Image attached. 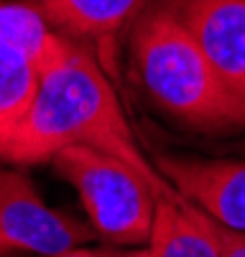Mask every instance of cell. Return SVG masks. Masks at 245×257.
Here are the masks:
<instances>
[{
	"instance_id": "cell-9",
	"label": "cell",
	"mask_w": 245,
	"mask_h": 257,
	"mask_svg": "<svg viewBox=\"0 0 245 257\" xmlns=\"http://www.w3.org/2000/svg\"><path fill=\"white\" fill-rule=\"evenodd\" d=\"M69 39L56 33L33 0L23 3H0V46H8L28 56L44 71L66 49Z\"/></svg>"
},
{
	"instance_id": "cell-4",
	"label": "cell",
	"mask_w": 245,
	"mask_h": 257,
	"mask_svg": "<svg viewBox=\"0 0 245 257\" xmlns=\"http://www.w3.org/2000/svg\"><path fill=\"white\" fill-rule=\"evenodd\" d=\"M95 239V229L41 201L21 171L0 168V254H59Z\"/></svg>"
},
{
	"instance_id": "cell-5",
	"label": "cell",
	"mask_w": 245,
	"mask_h": 257,
	"mask_svg": "<svg viewBox=\"0 0 245 257\" xmlns=\"http://www.w3.org/2000/svg\"><path fill=\"white\" fill-rule=\"evenodd\" d=\"M245 122V0H171Z\"/></svg>"
},
{
	"instance_id": "cell-1",
	"label": "cell",
	"mask_w": 245,
	"mask_h": 257,
	"mask_svg": "<svg viewBox=\"0 0 245 257\" xmlns=\"http://www.w3.org/2000/svg\"><path fill=\"white\" fill-rule=\"evenodd\" d=\"M74 145L110 153L148 178L164 196H179L135 143L108 71L77 41L41 71L31 107L0 143V161L51 163L59 151Z\"/></svg>"
},
{
	"instance_id": "cell-2",
	"label": "cell",
	"mask_w": 245,
	"mask_h": 257,
	"mask_svg": "<svg viewBox=\"0 0 245 257\" xmlns=\"http://www.w3.org/2000/svg\"><path fill=\"white\" fill-rule=\"evenodd\" d=\"M133 74L158 109L199 133L245 127L192 31L171 0L153 3L128 31Z\"/></svg>"
},
{
	"instance_id": "cell-12",
	"label": "cell",
	"mask_w": 245,
	"mask_h": 257,
	"mask_svg": "<svg viewBox=\"0 0 245 257\" xmlns=\"http://www.w3.org/2000/svg\"><path fill=\"white\" fill-rule=\"evenodd\" d=\"M217 242H220V257H245V232L227 229L215 222Z\"/></svg>"
},
{
	"instance_id": "cell-6",
	"label": "cell",
	"mask_w": 245,
	"mask_h": 257,
	"mask_svg": "<svg viewBox=\"0 0 245 257\" xmlns=\"http://www.w3.org/2000/svg\"><path fill=\"white\" fill-rule=\"evenodd\" d=\"M156 171L184 201L217 224L245 232V163L156 156Z\"/></svg>"
},
{
	"instance_id": "cell-10",
	"label": "cell",
	"mask_w": 245,
	"mask_h": 257,
	"mask_svg": "<svg viewBox=\"0 0 245 257\" xmlns=\"http://www.w3.org/2000/svg\"><path fill=\"white\" fill-rule=\"evenodd\" d=\"M41 71L28 56L0 46V143L21 122L39 89Z\"/></svg>"
},
{
	"instance_id": "cell-3",
	"label": "cell",
	"mask_w": 245,
	"mask_h": 257,
	"mask_svg": "<svg viewBox=\"0 0 245 257\" xmlns=\"http://www.w3.org/2000/svg\"><path fill=\"white\" fill-rule=\"evenodd\" d=\"M61 178L77 189L95 234L120 247L146 244L164 196L148 178L120 158L92 148H64L51 158Z\"/></svg>"
},
{
	"instance_id": "cell-11",
	"label": "cell",
	"mask_w": 245,
	"mask_h": 257,
	"mask_svg": "<svg viewBox=\"0 0 245 257\" xmlns=\"http://www.w3.org/2000/svg\"><path fill=\"white\" fill-rule=\"evenodd\" d=\"M49 257H148L146 247L143 249H118V247H72L59 254H49Z\"/></svg>"
},
{
	"instance_id": "cell-7",
	"label": "cell",
	"mask_w": 245,
	"mask_h": 257,
	"mask_svg": "<svg viewBox=\"0 0 245 257\" xmlns=\"http://www.w3.org/2000/svg\"><path fill=\"white\" fill-rule=\"evenodd\" d=\"M64 39L87 46L102 69H115V46L120 33L135 23L153 0H33Z\"/></svg>"
},
{
	"instance_id": "cell-8",
	"label": "cell",
	"mask_w": 245,
	"mask_h": 257,
	"mask_svg": "<svg viewBox=\"0 0 245 257\" xmlns=\"http://www.w3.org/2000/svg\"><path fill=\"white\" fill-rule=\"evenodd\" d=\"M148 257H220L215 219L184 201L182 196H161L151 234L146 242Z\"/></svg>"
}]
</instances>
